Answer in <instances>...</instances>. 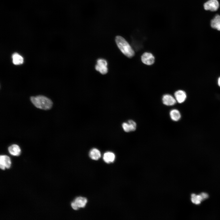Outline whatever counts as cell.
Here are the masks:
<instances>
[{
	"label": "cell",
	"instance_id": "obj_16",
	"mask_svg": "<svg viewBox=\"0 0 220 220\" xmlns=\"http://www.w3.org/2000/svg\"><path fill=\"white\" fill-rule=\"evenodd\" d=\"M13 62L15 65L22 64L24 62L23 57L17 53H13L12 56Z\"/></svg>",
	"mask_w": 220,
	"mask_h": 220
},
{
	"label": "cell",
	"instance_id": "obj_1",
	"mask_svg": "<svg viewBox=\"0 0 220 220\" xmlns=\"http://www.w3.org/2000/svg\"><path fill=\"white\" fill-rule=\"evenodd\" d=\"M115 41L116 45L121 52L126 56L131 58L134 55V52L128 42L122 37L117 36Z\"/></svg>",
	"mask_w": 220,
	"mask_h": 220
},
{
	"label": "cell",
	"instance_id": "obj_12",
	"mask_svg": "<svg viewBox=\"0 0 220 220\" xmlns=\"http://www.w3.org/2000/svg\"><path fill=\"white\" fill-rule=\"evenodd\" d=\"M211 25L213 28L220 31V15H216L211 20Z\"/></svg>",
	"mask_w": 220,
	"mask_h": 220
},
{
	"label": "cell",
	"instance_id": "obj_6",
	"mask_svg": "<svg viewBox=\"0 0 220 220\" xmlns=\"http://www.w3.org/2000/svg\"><path fill=\"white\" fill-rule=\"evenodd\" d=\"M142 62L147 65H151L154 62L155 58L151 53L145 52L141 56Z\"/></svg>",
	"mask_w": 220,
	"mask_h": 220
},
{
	"label": "cell",
	"instance_id": "obj_8",
	"mask_svg": "<svg viewBox=\"0 0 220 220\" xmlns=\"http://www.w3.org/2000/svg\"><path fill=\"white\" fill-rule=\"evenodd\" d=\"M11 165L10 158L6 155H1L0 156V167L2 170L5 168H9Z\"/></svg>",
	"mask_w": 220,
	"mask_h": 220
},
{
	"label": "cell",
	"instance_id": "obj_9",
	"mask_svg": "<svg viewBox=\"0 0 220 220\" xmlns=\"http://www.w3.org/2000/svg\"><path fill=\"white\" fill-rule=\"evenodd\" d=\"M162 101L164 105L167 106L174 105L177 102L175 97L169 94H166L163 96Z\"/></svg>",
	"mask_w": 220,
	"mask_h": 220
},
{
	"label": "cell",
	"instance_id": "obj_14",
	"mask_svg": "<svg viewBox=\"0 0 220 220\" xmlns=\"http://www.w3.org/2000/svg\"><path fill=\"white\" fill-rule=\"evenodd\" d=\"M170 116L171 119L174 121H178L181 118L179 111L176 109L171 110L170 112Z\"/></svg>",
	"mask_w": 220,
	"mask_h": 220
},
{
	"label": "cell",
	"instance_id": "obj_2",
	"mask_svg": "<svg viewBox=\"0 0 220 220\" xmlns=\"http://www.w3.org/2000/svg\"><path fill=\"white\" fill-rule=\"evenodd\" d=\"M31 101L37 108L43 110L50 109L53 105L51 100L42 95H38L31 97Z\"/></svg>",
	"mask_w": 220,
	"mask_h": 220
},
{
	"label": "cell",
	"instance_id": "obj_5",
	"mask_svg": "<svg viewBox=\"0 0 220 220\" xmlns=\"http://www.w3.org/2000/svg\"><path fill=\"white\" fill-rule=\"evenodd\" d=\"M219 4L217 0H209L204 5V9L207 10L215 11L218 10Z\"/></svg>",
	"mask_w": 220,
	"mask_h": 220
},
{
	"label": "cell",
	"instance_id": "obj_18",
	"mask_svg": "<svg viewBox=\"0 0 220 220\" xmlns=\"http://www.w3.org/2000/svg\"><path fill=\"white\" fill-rule=\"evenodd\" d=\"M218 86L220 87V77L218 78Z\"/></svg>",
	"mask_w": 220,
	"mask_h": 220
},
{
	"label": "cell",
	"instance_id": "obj_15",
	"mask_svg": "<svg viewBox=\"0 0 220 220\" xmlns=\"http://www.w3.org/2000/svg\"><path fill=\"white\" fill-rule=\"evenodd\" d=\"M89 156L93 160H97L101 157V153L99 150L96 148H93L90 152Z\"/></svg>",
	"mask_w": 220,
	"mask_h": 220
},
{
	"label": "cell",
	"instance_id": "obj_13",
	"mask_svg": "<svg viewBox=\"0 0 220 220\" xmlns=\"http://www.w3.org/2000/svg\"><path fill=\"white\" fill-rule=\"evenodd\" d=\"M115 158V156L114 154L110 152H105L103 156L104 160L107 163H110L113 162Z\"/></svg>",
	"mask_w": 220,
	"mask_h": 220
},
{
	"label": "cell",
	"instance_id": "obj_17",
	"mask_svg": "<svg viewBox=\"0 0 220 220\" xmlns=\"http://www.w3.org/2000/svg\"><path fill=\"white\" fill-rule=\"evenodd\" d=\"M191 200L193 203L196 204H199L204 200L200 194L196 195L195 194H193L191 195Z\"/></svg>",
	"mask_w": 220,
	"mask_h": 220
},
{
	"label": "cell",
	"instance_id": "obj_10",
	"mask_svg": "<svg viewBox=\"0 0 220 220\" xmlns=\"http://www.w3.org/2000/svg\"><path fill=\"white\" fill-rule=\"evenodd\" d=\"M174 95L176 101L179 103L184 102L186 98V93L182 90H179L176 91Z\"/></svg>",
	"mask_w": 220,
	"mask_h": 220
},
{
	"label": "cell",
	"instance_id": "obj_4",
	"mask_svg": "<svg viewBox=\"0 0 220 220\" xmlns=\"http://www.w3.org/2000/svg\"><path fill=\"white\" fill-rule=\"evenodd\" d=\"M86 198L82 197H78L71 203V207L75 210H77L80 208L85 207L87 203Z\"/></svg>",
	"mask_w": 220,
	"mask_h": 220
},
{
	"label": "cell",
	"instance_id": "obj_7",
	"mask_svg": "<svg viewBox=\"0 0 220 220\" xmlns=\"http://www.w3.org/2000/svg\"><path fill=\"white\" fill-rule=\"evenodd\" d=\"M122 127L125 132H128L135 130L136 128L137 125L134 121L130 120L127 123H123L122 124Z\"/></svg>",
	"mask_w": 220,
	"mask_h": 220
},
{
	"label": "cell",
	"instance_id": "obj_3",
	"mask_svg": "<svg viewBox=\"0 0 220 220\" xmlns=\"http://www.w3.org/2000/svg\"><path fill=\"white\" fill-rule=\"evenodd\" d=\"M108 63L107 61L104 59H98L97 61V64L95 66L96 71L100 73L105 75L108 72Z\"/></svg>",
	"mask_w": 220,
	"mask_h": 220
},
{
	"label": "cell",
	"instance_id": "obj_11",
	"mask_svg": "<svg viewBox=\"0 0 220 220\" xmlns=\"http://www.w3.org/2000/svg\"><path fill=\"white\" fill-rule=\"evenodd\" d=\"M9 153L14 156H19L21 152L19 146L16 144H13L9 146L8 148Z\"/></svg>",
	"mask_w": 220,
	"mask_h": 220
}]
</instances>
